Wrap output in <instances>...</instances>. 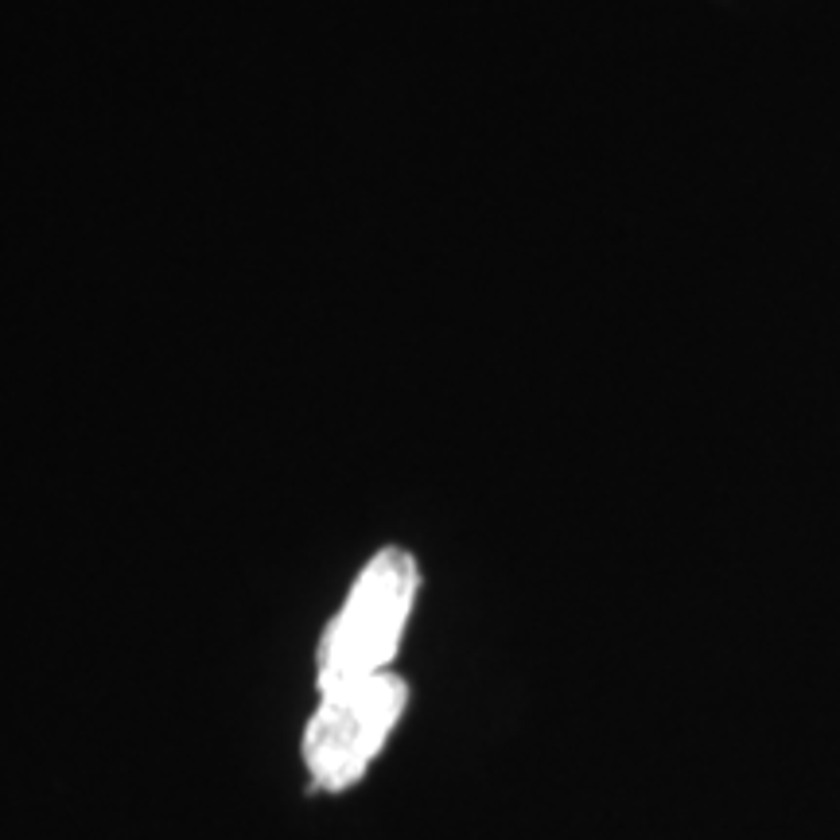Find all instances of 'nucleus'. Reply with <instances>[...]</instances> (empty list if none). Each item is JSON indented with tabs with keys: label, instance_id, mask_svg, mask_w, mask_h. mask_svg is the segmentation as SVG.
Returning <instances> with one entry per match:
<instances>
[{
	"label": "nucleus",
	"instance_id": "1",
	"mask_svg": "<svg viewBox=\"0 0 840 840\" xmlns=\"http://www.w3.org/2000/svg\"><path fill=\"white\" fill-rule=\"evenodd\" d=\"M420 584L417 557L401 545H381L366 560L315 643V692L394 669Z\"/></svg>",
	"mask_w": 840,
	"mask_h": 840
},
{
	"label": "nucleus",
	"instance_id": "2",
	"mask_svg": "<svg viewBox=\"0 0 840 840\" xmlns=\"http://www.w3.org/2000/svg\"><path fill=\"white\" fill-rule=\"evenodd\" d=\"M409 681L397 669L323 689L300 732L308 783L320 794H351L366 783L409 712Z\"/></svg>",
	"mask_w": 840,
	"mask_h": 840
}]
</instances>
